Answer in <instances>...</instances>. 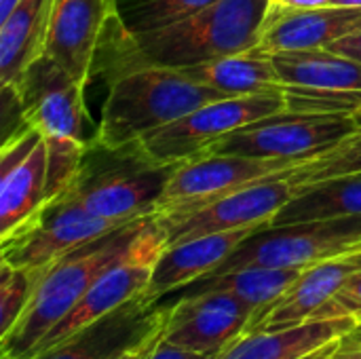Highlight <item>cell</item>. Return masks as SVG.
<instances>
[{
	"instance_id": "21",
	"label": "cell",
	"mask_w": 361,
	"mask_h": 359,
	"mask_svg": "<svg viewBox=\"0 0 361 359\" xmlns=\"http://www.w3.org/2000/svg\"><path fill=\"white\" fill-rule=\"evenodd\" d=\"M286 91L326 95L361 93V63L330 49L271 55Z\"/></svg>"
},
{
	"instance_id": "27",
	"label": "cell",
	"mask_w": 361,
	"mask_h": 359,
	"mask_svg": "<svg viewBox=\"0 0 361 359\" xmlns=\"http://www.w3.org/2000/svg\"><path fill=\"white\" fill-rule=\"evenodd\" d=\"M349 174H361V131L345 140L343 144L334 146L332 150L319 154L317 159H311L290 171L292 180L300 188Z\"/></svg>"
},
{
	"instance_id": "35",
	"label": "cell",
	"mask_w": 361,
	"mask_h": 359,
	"mask_svg": "<svg viewBox=\"0 0 361 359\" xmlns=\"http://www.w3.org/2000/svg\"><path fill=\"white\" fill-rule=\"evenodd\" d=\"M154 345H157V343H154ZM154 345H150V347H146V349H142V351L129 353V355H125L123 359H148L150 358V353H152V349H154Z\"/></svg>"
},
{
	"instance_id": "8",
	"label": "cell",
	"mask_w": 361,
	"mask_h": 359,
	"mask_svg": "<svg viewBox=\"0 0 361 359\" xmlns=\"http://www.w3.org/2000/svg\"><path fill=\"white\" fill-rule=\"evenodd\" d=\"M80 80L70 76L47 55L36 57L8 91L21 123L36 129L44 140H72L89 148L95 144L97 123L91 118Z\"/></svg>"
},
{
	"instance_id": "5",
	"label": "cell",
	"mask_w": 361,
	"mask_h": 359,
	"mask_svg": "<svg viewBox=\"0 0 361 359\" xmlns=\"http://www.w3.org/2000/svg\"><path fill=\"white\" fill-rule=\"evenodd\" d=\"M283 112H292L286 91L222 97L203 104L186 116L144 135L135 142V146L157 165H180L205 157L214 144L233 131Z\"/></svg>"
},
{
	"instance_id": "18",
	"label": "cell",
	"mask_w": 361,
	"mask_h": 359,
	"mask_svg": "<svg viewBox=\"0 0 361 359\" xmlns=\"http://www.w3.org/2000/svg\"><path fill=\"white\" fill-rule=\"evenodd\" d=\"M361 30L357 6H319L311 11L269 15L254 51L279 55L292 51L328 49L332 42Z\"/></svg>"
},
{
	"instance_id": "32",
	"label": "cell",
	"mask_w": 361,
	"mask_h": 359,
	"mask_svg": "<svg viewBox=\"0 0 361 359\" xmlns=\"http://www.w3.org/2000/svg\"><path fill=\"white\" fill-rule=\"evenodd\" d=\"M328 49L334 51V53H341L345 57H351V59H355V61L361 63V30L345 36V38H341V40H336V42H332Z\"/></svg>"
},
{
	"instance_id": "22",
	"label": "cell",
	"mask_w": 361,
	"mask_h": 359,
	"mask_svg": "<svg viewBox=\"0 0 361 359\" xmlns=\"http://www.w3.org/2000/svg\"><path fill=\"white\" fill-rule=\"evenodd\" d=\"M53 0H17L0 21V85L11 89L23 70L42 55Z\"/></svg>"
},
{
	"instance_id": "13",
	"label": "cell",
	"mask_w": 361,
	"mask_h": 359,
	"mask_svg": "<svg viewBox=\"0 0 361 359\" xmlns=\"http://www.w3.org/2000/svg\"><path fill=\"white\" fill-rule=\"evenodd\" d=\"M167 311L169 305L140 294L30 359H123L161 341Z\"/></svg>"
},
{
	"instance_id": "1",
	"label": "cell",
	"mask_w": 361,
	"mask_h": 359,
	"mask_svg": "<svg viewBox=\"0 0 361 359\" xmlns=\"http://www.w3.org/2000/svg\"><path fill=\"white\" fill-rule=\"evenodd\" d=\"M269 11L271 0H214L152 32L131 36L121 25V30L116 28L118 38H110L104 53L110 59L112 76L144 66L176 70L199 66L256 49Z\"/></svg>"
},
{
	"instance_id": "9",
	"label": "cell",
	"mask_w": 361,
	"mask_h": 359,
	"mask_svg": "<svg viewBox=\"0 0 361 359\" xmlns=\"http://www.w3.org/2000/svg\"><path fill=\"white\" fill-rule=\"evenodd\" d=\"M165 248H167L165 231L157 222V218L150 216L133 237L127 252L91 286V290L82 296V300L57 326L49 330V334L34 347L32 355L55 347L57 343L66 341L74 332L87 328L89 324L102 320L104 315L129 303L131 298L144 294L150 275L154 271V264L165 252Z\"/></svg>"
},
{
	"instance_id": "40",
	"label": "cell",
	"mask_w": 361,
	"mask_h": 359,
	"mask_svg": "<svg viewBox=\"0 0 361 359\" xmlns=\"http://www.w3.org/2000/svg\"><path fill=\"white\" fill-rule=\"evenodd\" d=\"M334 353H336V351H334ZM334 353H332V355H330V358H326V359H334Z\"/></svg>"
},
{
	"instance_id": "28",
	"label": "cell",
	"mask_w": 361,
	"mask_h": 359,
	"mask_svg": "<svg viewBox=\"0 0 361 359\" xmlns=\"http://www.w3.org/2000/svg\"><path fill=\"white\" fill-rule=\"evenodd\" d=\"M36 288V273L0 264V341L13 330L23 315Z\"/></svg>"
},
{
	"instance_id": "29",
	"label": "cell",
	"mask_w": 361,
	"mask_h": 359,
	"mask_svg": "<svg viewBox=\"0 0 361 359\" xmlns=\"http://www.w3.org/2000/svg\"><path fill=\"white\" fill-rule=\"evenodd\" d=\"M332 317H355L357 322H361V271L349 277V281L317 313L315 320H332Z\"/></svg>"
},
{
	"instance_id": "11",
	"label": "cell",
	"mask_w": 361,
	"mask_h": 359,
	"mask_svg": "<svg viewBox=\"0 0 361 359\" xmlns=\"http://www.w3.org/2000/svg\"><path fill=\"white\" fill-rule=\"evenodd\" d=\"M123 226L127 224L97 218L68 195H59L0 239L2 262L25 271H44L70 252Z\"/></svg>"
},
{
	"instance_id": "12",
	"label": "cell",
	"mask_w": 361,
	"mask_h": 359,
	"mask_svg": "<svg viewBox=\"0 0 361 359\" xmlns=\"http://www.w3.org/2000/svg\"><path fill=\"white\" fill-rule=\"evenodd\" d=\"M118 23V0H53L42 55L89 85Z\"/></svg>"
},
{
	"instance_id": "10",
	"label": "cell",
	"mask_w": 361,
	"mask_h": 359,
	"mask_svg": "<svg viewBox=\"0 0 361 359\" xmlns=\"http://www.w3.org/2000/svg\"><path fill=\"white\" fill-rule=\"evenodd\" d=\"M298 165L302 163L241 154H205L180 163L176 165L152 216L161 222L190 216L247 184L292 171Z\"/></svg>"
},
{
	"instance_id": "33",
	"label": "cell",
	"mask_w": 361,
	"mask_h": 359,
	"mask_svg": "<svg viewBox=\"0 0 361 359\" xmlns=\"http://www.w3.org/2000/svg\"><path fill=\"white\" fill-rule=\"evenodd\" d=\"M343 345L353 353V358L361 359V339H357L353 332H351V334H347V336L343 339Z\"/></svg>"
},
{
	"instance_id": "20",
	"label": "cell",
	"mask_w": 361,
	"mask_h": 359,
	"mask_svg": "<svg viewBox=\"0 0 361 359\" xmlns=\"http://www.w3.org/2000/svg\"><path fill=\"white\" fill-rule=\"evenodd\" d=\"M355 317L313 320L275 332H245L216 359H302L357 328Z\"/></svg>"
},
{
	"instance_id": "30",
	"label": "cell",
	"mask_w": 361,
	"mask_h": 359,
	"mask_svg": "<svg viewBox=\"0 0 361 359\" xmlns=\"http://www.w3.org/2000/svg\"><path fill=\"white\" fill-rule=\"evenodd\" d=\"M218 355H212V353H197V351H188V349H182V347H176V345H169L165 343L163 339L154 345L152 353L148 359H216Z\"/></svg>"
},
{
	"instance_id": "23",
	"label": "cell",
	"mask_w": 361,
	"mask_h": 359,
	"mask_svg": "<svg viewBox=\"0 0 361 359\" xmlns=\"http://www.w3.org/2000/svg\"><path fill=\"white\" fill-rule=\"evenodd\" d=\"M188 78L209 87L226 97L256 95L267 91H286L271 55L258 51H245L220 59H212L199 66L182 68Z\"/></svg>"
},
{
	"instance_id": "34",
	"label": "cell",
	"mask_w": 361,
	"mask_h": 359,
	"mask_svg": "<svg viewBox=\"0 0 361 359\" xmlns=\"http://www.w3.org/2000/svg\"><path fill=\"white\" fill-rule=\"evenodd\" d=\"M15 4H17V0H0V21L13 11Z\"/></svg>"
},
{
	"instance_id": "19",
	"label": "cell",
	"mask_w": 361,
	"mask_h": 359,
	"mask_svg": "<svg viewBox=\"0 0 361 359\" xmlns=\"http://www.w3.org/2000/svg\"><path fill=\"white\" fill-rule=\"evenodd\" d=\"M256 231L260 229H237L167 245L154 264L144 294L152 300H161L163 296L212 275Z\"/></svg>"
},
{
	"instance_id": "24",
	"label": "cell",
	"mask_w": 361,
	"mask_h": 359,
	"mask_svg": "<svg viewBox=\"0 0 361 359\" xmlns=\"http://www.w3.org/2000/svg\"><path fill=\"white\" fill-rule=\"evenodd\" d=\"M353 216H361V174L336 176L302 186L300 193L275 216L271 226Z\"/></svg>"
},
{
	"instance_id": "4",
	"label": "cell",
	"mask_w": 361,
	"mask_h": 359,
	"mask_svg": "<svg viewBox=\"0 0 361 359\" xmlns=\"http://www.w3.org/2000/svg\"><path fill=\"white\" fill-rule=\"evenodd\" d=\"M176 165L148 161L135 144L108 150L89 146L74 182L61 193L89 214L116 224L152 216Z\"/></svg>"
},
{
	"instance_id": "6",
	"label": "cell",
	"mask_w": 361,
	"mask_h": 359,
	"mask_svg": "<svg viewBox=\"0 0 361 359\" xmlns=\"http://www.w3.org/2000/svg\"><path fill=\"white\" fill-rule=\"evenodd\" d=\"M361 250V216L264 226L247 237L212 275L239 269H307Z\"/></svg>"
},
{
	"instance_id": "38",
	"label": "cell",
	"mask_w": 361,
	"mask_h": 359,
	"mask_svg": "<svg viewBox=\"0 0 361 359\" xmlns=\"http://www.w3.org/2000/svg\"><path fill=\"white\" fill-rule=\"evenodd\" d=\"M353 118H355V123L360 125V129H361V106L355 110V112H353Z\"/></svg>"
},
{
	"instance_id": "16",
	"label": "cell",
	"mask_w": 361,
	"mask_h": 359,
	"mask_svg": "<svg viewBox=\"0 0 361 359\" xmlns=\"http://www.w3.org/2000/svg\"><path fill=\"white\" fill-rule=\"evenodd\" d=\"M254 313L250 305L222 292L180 296L169 305L161 339L188 351L220 355L247 332Z\"/></svg>"
},
{
	"instance_id": "37",
	"label": "cell",
	"mask_w": 361,
	"mask_h": 359,
	"mask_svg": "<svg viewBox=\"0 0 361 359\" xmlns=\"http://www.w3.org/2000/svg\"><path fill=\"white\" fill-rule=\"evenodd\" d=\"M330 4H334V6H357V8H361V0H330Z\"/></svg>"
},
{
	"instance_id": "14",
	"label": "cell",
	"mask_w": 361,
	"mask_h": 359,
	"mask_svg": "<svg viewBox=\"0 0 361 359\" xmlns=\"http://www.w3.org/2000/svg\"><path fill=\"white\" fill-rule=\"evenodd\" d=\"M300 193L290 171L269 176L247 184L228 197L178 220H157L167 237V245H176L195 237L237 231V229H264L271 226L275 216Z\"/></svg>"
},
{
	"instance_id": "7",
	"label": "cell",
	"mask_w": 361,
	"mask_h": 359,
	"mask_svg": "<svg viewBox=\"0 0 361 359\" xmlns=\"http://www.w3.org/2000/svg\"><path fill=\"white\" fill-rule=\"evenodd\" d=\"M347 112H283L250 123L209 148L207 154L288 159L307 163L360 133Z\"/></svg>"
},
{
	"instance_id": "26",
	"label": "cell",
	"mask_w": 361,
	"mask_h": 359,
	"mask_svg": "<svg viewBox=\"0 0 361 359\" xmlns=\"http://www.w3.org/2000/svg\"><path fill=\"white\" fill-rule=\"evenodd\" d=\"M214 0H118V19L127 34H144L171 25Z\"/></svg>"
},
{
	"instance_id": "39",
	"label": "cell",
	"mask_w": 361,
	"mask_h": 359,
	"mask_svg": "<svg viewBox=\"0 0 361 359\" xmlns=\"http://www.w3.org/2000/svg\"><path fill=\"white\" fill-rule=\"evenodd\" d=\"M353 334H355L357 339H361V322H360V324H357V328L353 330Z\"/></svg>"
},
{
	"instance_id": "2",
	"label": "cell",
	"mask_w": 361,
	"mask_h": 359,
	"mask_svg": "<svg viewBox=\"0 0 361 359\" xmlns=\"http://www.w3.org/2000/svg\"><path fill=\"white\" fill-rule=\"evenodd\" d=\"M226 95L176 68L144 66L112 76L97 121L95 146L116 150Z\"/></svg>"
},
{
	"instance_id": "15",
	"label": "cell",
	"mask_w": 361,
	"mask_h": 359,
	"mask_svg": "<svg viewBox=\"0 0 361 359\" xmlns=\"http://www.w3.org/2000/svg\"><path fill=\"white\" fill-rule=\"evenodd\" d=\"M49 203L47 140L21 123L0 150V239Z\"/></svg>"
},
{
	"instance_id": "36",
	"label": "cell",
	"mask_w": 361,
	"mask_h": 359,
	"mask_svg": "<svg viewBox=\"0 0 361 359\" xmlns=\"http://www.w3.org/2000/svg\"><path fill=\"white\" fill-rule=\"evenodd\" d=\"M334 359H355L353 358V353L343 345V341H341V345H338V349H336V353H334Z\"/></svg>"
},
{
	"instance_id": "31",
	"label": "cell",
	"mask_w": 361,
	"mask_h": 359,
	"mask_svg": "<svg viewBox=\"0 0 361 359\" xmlns=\"http://www.w3.org/2000/svg\"><path fill=\"white\" fill-rule=\"evenodd\" d=\"M328 4H330V0H271L269 15L311 11V8H319V6H328Z\"/></svg>"
},
{
	"instance_id": "25",
	"label": "cell",
	"mask_w": 361,
	"mask_h": 359,
	"mask_svg": "<svg viewBox=\"0 0 361 359\" xmlns=\"http://www.w3.org/2000/svg\"><path fill=\"white\" fill-rule=\"evenodd\" d=\"M305 269H262V267H250L231 271L224 275L203 277L192 281L190 286L173 292L180 296H195L205 292H222L231 294L245 305H250L256 313L277 303L300 277Z\"/></svg>"
},
{
	"instance_id": "17",
	"label": "cell",
	"mask_w": 361,
	"mask_h": 359,
	"mask_svg": "<svg viewBox=\"0 0 361 359\" xmlns=\"http://www.w3.org/2000/svg\"><path fill=\"white\" fill-rule=\"evenodd\" d=\"M357 271H361V250L307 267L277 303L254 313L247 332H275L313 322Z\"/></svg>"
},
{
	"instance_id": "3",
	"label": "cell",
	"mask_w": 361,
	"mask_h": 359,
	"mask_svg": "<svg viewBox=\"0 0 361 359\" xmlns=\"http://www.w3.org/2000/svg\"><path fill=\"white\" fill-rule=\"evenodd\" d=\"M148 218L150 216L140 218L70 252L44 271H34V294L19 322L0 341L2 359L30 358L34 347L49 334V330L57 326L82 300L91 286L127 252Z\"/></svg>"
}]
</instances>
